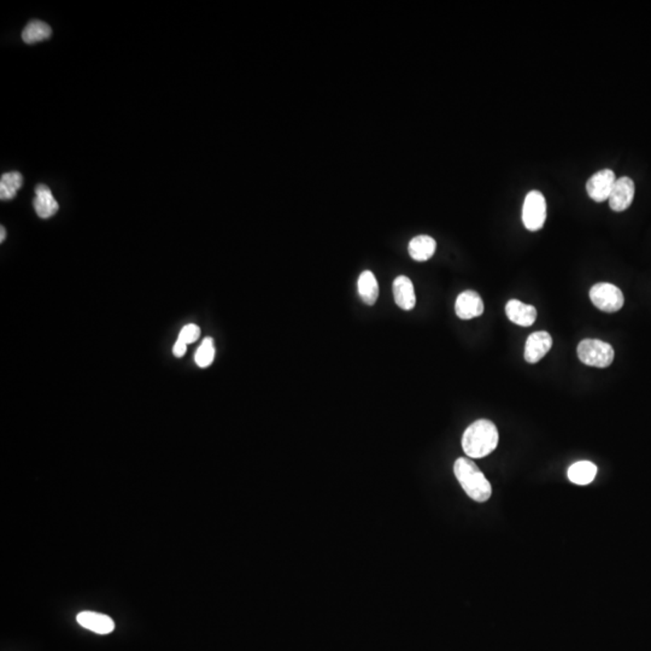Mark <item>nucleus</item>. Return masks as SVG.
Listing matches in <instances>:
<instances>
[{"label":"nucleus","instance_id":"nucleus-15","mask_svg":"<svg viewBox=\"0 0 651 651\" xmlns=\"http://www.w3.org/2000/svg\"><path fill=\"white\" fill-rule=\"evenodd\" d=\"M596 474H597V467L590 461L575 462L570 465L567 472L568 479L577 485L590 484L594 482Z\"/></svg>","mask_w":651,"mask_h":651},{"label":"nucleus","instance_id":"nucleus-13","mask_svg":"<svg viewBox=\"0 0 651 651\" xmlns=\"http://www.w3.org/2000/svg\"><path fill=\"white\" fill-rule=\"evenodd\" d=\"M33 205H34L38 216L41 219L52 217L60 209V205L53 197L52 192L49 187L45 185H39L35 188V198L33 200Z\"/></svg>","mask_w":651,"mask_h":651},{"label":"nucleus","instance_id":"nucleus-18","mask_svg":"<svg viewBox=\"0 0 651 651\" xmlns=\"http://www.w3.org/2000/svg\"><path fill=\"white\" fill-rule=\"evenodd\" d=\"M23 185V176L18 171H10L0 179V199L10 200L16 197L17 191Z\"/></svg>","mask_w":651,"mask_h":651},{"label":"nucleus","instance_id":"nucleus-8","mask_svg":"<svg viewBox=\"0 0 651 651\" xmlns=\"http://www.w3.org/2000/svg\"><path fill=\"white\" fill-rule=\"evenodd\" d=\"M553 346V338L548 332H534L526 340L525 360L527 363H538Z\"/></svg>","mask_w":651,"mask_h":651},{"label":"nucleus","instance_id":"nucleus-17","mask_svg":"<svg viewBox=\"0 0 651 651\" xmlns=\"http://www.w3.org/2000/svg\"><path fill=\"white\" fill-rule=\"evenodd\" d=\"M52 34V29L43 21H32L26 26L22 32V40L26 44H35L39 41L47 40Z\"/></svg>","mask_w":651,"mask_h":651},{"label":"nucleus","instance_id":"nucleus-12","mask_svg":"<svg viewBox=\"0 0 651 651\" xmlns=\"http://www.w3.org/2000/svg\"><path fill=\"white\" fill-rule=\"evenodd\" d=\"M393 297L397 305L403 310H412L417 304L414 285L408 276H397L393 281Z\"/></svg>","mask_w":651,"mask_h":651},{"label":"nucleus","instance_id":"nucleus-10","mask_svg":"<svg viewBox=\"0 0 651 651\" xmlns=\"http://www.w3.org/2000/svg\"><path fill=\"white\" fill-rule=\"evenodd\" d=\"M77 621L80 626L86 630L98 633V635H109L115 630L113 620L106 614L96 613V611H81L77 616Z\"/></svg>","mask_w":651,"mask_h":651},{"label":"nucleus","instance_id":"nucleus-6","mask_svg":"<svg viewBox=\"0 0 651 651\" xmlns=\"http://www.w3.org/2000/svg\"><path fill=\"white\" fill-rule=\"evenodd\" d=\"M615 181H616V176L613 170H599L587 180V194L595 202H604L609 199Z\"/></svg>","mask_w":651,"mask_h":651},{"label":"nucleus","instance_id":"nucleus-3","mask_svg":"<svg viewBox=\"0 0 651 651\" xmlns=\"http://www.w3.org/2000/svg\"><path fill=\"white\" fill-rule=\"evenodd\" d=\"M582 363L597 368H607L614 361V349L611 344L599 339H585L577 349Z\"/></svg>","mask_w":651,"mask_h":651},{"label":"nucleus","instance_id":"nucleus-22","mask_svg":"<svg viewBox=\"0 0 651 651\" xmlns=\"http://www.w3.org/2000/svg\"><path fill=\"white\" fill-rule=\"evenodd\" d=\"M5 238H6V231H5L4 227H0V243H4Z\"/></svg>","mask_w":651,"mask_h":651},{"label":"nucleus","instance_id":"nucleus-7","mask_svg":"<svg viewBox=\"0 0 651 651\" xmlns=\"http://www.w3.org/2000/svg\"><path fill=\"white\" fill-rule=\"evenodd\" d=\"M635 182L628 176L616 179L614 187L609 196V207L611 210L620 213L630 208L635 198Z\"/></svg>","mask_w":651,"mask_h":651},{"label":"nucleus","instance_id":"nucleus-2","mask_svg":"<svg viewBox=\"0 0 651 651\" xmlns=\"http://www.w3.org/2000/svg\"><path fill=\"white\" fill-rule=\"evenodd\" d=\"M453 473L468 497L479 503L489 501L492 494L491 484L470 458H461L456 460L453 465Z\"/></svg>","mask_w":651,"mask_h":651},{"label":"nucleus","instance_id":"nucleus-9","mask_svg":"<svg viewBox=\"0 0 651 651\" xmlns=\"http://www.w3.org/2000/svg\"><path fill=\"white\" fill-rule=\"evenodd\" d=\"M456 315L462 319H470L477 316L482 315L484 312V302L482 297L475 291L462 292L458 295L455 304Z\"/></svg>","mask_w":651,"mask_h":651},{"label":"nucleus","instance_id":"nucleus-14","mask_svg":"<svg viewBox=\"0 0 651 651\" xmlns=\"http://www.w3.org/2000/svg\"><path fill=\"white\" fill-rule=\"evenodd\" d=\"M437 249V243L429 235H417L409 243V255L417 262H425L431 259Z\"/></svg>","mask_w":651,"mask_h":651},{"label":"nucleus","instance_id":"nucleus-16","mask_svg":"<svg viewBox=\"0 0 651 651\" xmlns=\"http://www.w3.org/2000/svg\"><path fill=\"white\" fill-rule=\"evenodd\" d=\"M357 286H358L361 300H363L367 305H374L379 297V285L372 271H363L358 278Z\"/></svg>","mask_w":651,"mask_h":651},{"label":"nucleus","instance_id":"nucleus-1","mask_svg":"<svg viewBox=\"0 0 651 651\" xmlns=\"http://www.w3.org/2000/svg\"><path fill=\"white\" fill-rule=\"evenodd\" d=\"M498 439V429L494 422L477 420L463 433L462 448L468 458H482L497 448Z\"/></svg>","mask_w":651,"mask_h":651},{"label":"nucleus","instance_id":"nucleus-5","mask_svg":"<svg viewBox=\"0 0 651 651\" xmlns=\"http://www.w3.org/2000/svg\"><path fill=\"white\" fill-rule=\"evenodd\" d=\"M590 298L594 305L604 312H619L625 302L621 290L608 283L594 285L590 290Z\"/></svg>","mask_w":651,"mask_h":651},{"label":"nucleus","instance_id":"nucleus-11","mask_svg":"<svg viewBox=\"0 0 651 651\" xmlns=\"http://www.w3.org/2000/svg\"><path fill=\"white\" fill-rule=\"evenodd\" d=\"M506 312L511 322L522 327H530L537 319V309L518 300H511L506 303Z\"/></svg>","mask_w":651,"mask_h":651},{"label":"nucleus","instance_id":"nucleus-4","mask_svg":"<svg viewBox=\"0 0 651 651\" xmlns=\"http://www.w3.org/2000/svg\"><path fill=\"white\" fill-rule=\"evenodd\" d=\"M546 220V200L539 191L528 192L522 208V222L526 230L537 232L542 230Z\"/></svg>","mask_w":651,"mask_h":651},{"label":"nucleus","instance_id":"nucleus-20","mask_svg":"<svg viewBox=\"0 0 651 651\" xmlns=\"http://www.w3.org/2000/svg\"><path fill=\"white\" fill-rule=\"evenodd\" d=\"M200 336V328L197 324H190L182 328L179 339L183 341L185 344H192L196 340H198Z\"/></svg>","mask_w":651,"mask_h":651},{"label":"nucleus","instance_id":"nucleus-21","mask_svg":"<svg viewBox=\"0 0 651 651\" xmlns=\"http://www.w3.org/2000/svg\"><path fill=\"white\" fill-rule=\"evenodd\" d=\"M186 349L187 344L178 339V341L175 343L174 348H173V353H174L175 357H182L186 353Z\"/></svg>","mask_w":651,"mask_h":651},{"label":"nucleus","instance_id":"nucleus-19","mask_svg":"<svg viewBox=\"0 0 651 651\" xmlns=\"http://www.w3.org/2000/svg\"><path fill=\"white\" fill-rule=\"evenodd\" d=\"M215 358V346L214 340L211 338H205L203 340L202 345L199 346L198 350L196 352V363L198 364L200 368H207L214 362Z\"/></svg>","mask_w":651,"mask_h":651}]
</instances>
